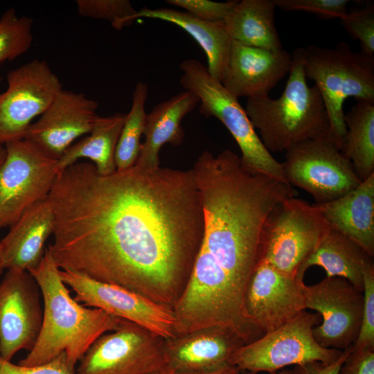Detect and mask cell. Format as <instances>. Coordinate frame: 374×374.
I'll use <instances>...</instances> for the list:
<instances>
[{
    "mask_svg": "<svg viewBox=\"0 0 374 374\" xmlns=\"http://www.w3.org/2000/svg\"><path fill=\"white\" fill-rule=\"evenodd\" d=\"M60 269L115 285L172 310L203 242L204 220L192 169L136 166L99 174L76 162L48 196Z\"/></svg>",
    "mask_w": 374,
    "mask_h": 374,
    "instance_id": "1",
    "label": "cell"
},
{
    "mask_svg": "<svg viewBox=\"0 0 374 374\" xmlns=\"http://www.w3.org/2000/svg\"><path fill=\"white\" fill-rule=\"evenodd\" d=\"M192 171L204 215L203 243L244 305L266 220L278 204L296 197V190L287 182L246 167L229 150L216 157L204 151Z\"/></svg>",
    "mask_w": 374,
    "mask_h": 374,
    "instance_id": "2",
    "label": "cell"
},
{
    "mask_svg": "<svg viewBox=\"0 0 374 374\" xmlns=\"http://www.w3.org/2000/svg\"><path fill=\"white\" fill-rule=\"evenodd\" d=\"M60 270L47 247L39 265L28 271L42 292L43 319L34 346L19 364H42L64 353L69 368L75 374L77 363L94 341L116 329L123 319L80 304L71 296Z\"/></svg>",
    "mask_w": 374,
    "mask_h": 374,
    "instance_id": "3",
    "label": "cell"
},
{
    "mask_svg": "<svg viewBox=\"0 0 374 374\" xmlns=\"http://www.w3.org/2000/svg\"><path fill=\"white\" fill-rule=\"evenodd\" d=\"M292 56L289 78L279 98L247 99L245 112L270 153L285 152L303 141L329 137V119L322 97L315 84L307 83L303 48H296Z\"/></svg>",
    "mask_w": 374,
    "mask_h": 374,
    "instance_id": "4",
    "label": "cell"
},
{
    "mask_svg": "<svg viewBox=\"0 0 374 374\" xmlns=\"http://www.w3.org/2000/svg\"><path fill=\"white\" fill-rule=\"evenodd\" d=\"M306 78L312 80L325 105L329 137L341 150L346 134L344 103L348 98L374 103V57L355 52L344 42L333 48H303Z\"/></svg>",
    "mask_w": 374,
    "mask_h": 374,
    "instance_id": "5",
    "label": "cell"
},
{
    "mask_svg": "<svg viewBox=\"0 0 374 374\" xmlns=\"http://www.w3.org/2000/svg\"><path fill=\"white\" fill-rule=\"evenodd\" d=\"M180 69L181 86L197 96L203 115L215 117L229 131L240 149L242 163L253 171L287 182L282 163L265 148L238 99L212 78L199 61L185 60Z\"/></svg>",
    "mask_w": 374,
    "mask_h": 374,
    "instance_id": "6",
    "label": "cell"
},
{
    "mask_svg": "<svg viewBox=\"0 0 374 374\" xmlns=\"http://www.w3.org/2000/svg\"><path fill=\"white\" fill-rule=\"evenodd\" d=\"M328 227L314 204L296 197L285 199L271 211L264 224L259 262L296 278Z\"/></svg>",
    "mask_w": 374,
    "mask_h": 374,
    "instance_id": "7",
    "label": "cell"
},
{
    "mask_svg": "<svg viewBox=\"0 0 374 374\" xmlns=\"http://www.w3.org/2000/svg\"><path fill=\"white\" fill-rule=\"evenodd\" d=\"M321 322L317 313L303 311L295 318L254 341L240 346L230 364L251 374L277 372L285 366L335 361L343 350L325 348L315 340L312 330Z\"/></svg>",
    "mask_w": 374,
    "mask_h": 374,
    "instance_id": "8",
    "label": "cell"
},
{
    "mask_svg": "<svg viewBox=\"0 0 374 374\" xmlns=\"http://www.w3.org/2000/svg\"><path fill=\"white\" fill-rule=\"evenodd\" d=\"M282 165L286 181L311 195L316 204L333 201L361 183L352 163L329 137L292 145Z\"/></svg>",
    "mask_w": 374,
    "mask_h": 374,
    "instance_id": "9",
    "label": "cell"
},
{
    "mask_svg": "<svg viewBox=\"0 0 374 374\" xmlns=\"http://www.w3.org/2000/svg\"><path fill=\"white\" fill-rule=\"evenodd\" d=\"M165 339L123 320L98 338L80 361L75 374H150L166 371Z\"/></svg>",
    "mask_w": 374,
    "mask_h": 374,
    "instance_id": "10",
    "label": "cell"
},
{
    "mask_svg": "<svg viewBox=\"0 0 374 374\" xmlns=\"http://www.w3.org/2000/svg\"><path fill=\"white\" fill-rule=\"evenodd\" d=\"M0 166V229L12 226L35 203L48 197L58 175L57 160L25 139L5 144Z\"/></svg>",
    "mask_w": 374,
    "mask_h": 374,
    "instance_id": "11",
    "label": "cell"
},
{
    "mask_svg": "<svg viewBox=\"0 0 374 374\" xmlns=\"http://www.w3.org/2000/svg\"><path fill=\"white\" fill-rule=\"evenodd\" d=\"M0 93V144L24 139L32 121L39 117L63 89L48 63L34 59L6 75Z\"/></svg>",
    "mask_w": 374,
    "mask_h": 374,
    "instance_id": "12",
    "label": "cell"
},
{
    "mask_svg": "<svg viewBox=\"0 0 374 374\" xmlns=\"http://www.w3.org/2000/svg\"><path fill=\"white\" fill-rule=\"evenodd\" d=\"M306 309L321 317L313 328L317 342L325 348L343 350L354 344L362 323L363 292L348 280L326 276L312 285H303Z\"/></svg>",
    "mask_w": 374,
    "mask_h": 374,
    "instance_id": "13",
    "label": "cell"
},
{
    "mask_svg": "<svg viewBox=\"0 0 374 374\" xmlns=\"http://www.w3.org/2000/svg\"><path fill=\"white\" fill-rule=\"evenodd\" d=\"M60 274L64 283L75 293L74 299L83 305L101 309L133 322L165 339L175 337V320L171 308L121 287L102 283L73 271L60 269Z\"/></svg>",
    "mask_w": 374,
    "mask_h": 374,
    "instance_id": "14",
    "label": "cell"
},
{
    "mask_svg": "<svg viewBox=\"0 0 374 374\" xmlns=\"http://www.w3.org/2000/svg\"><path fill=\"white\" fill-rule=\"evenodd\" d=\"M39 286L28 271L8 270L0 283V355L10 361L30 350L39 336L43 310Z\"/></svg>",
    "mask_w": 374,
    "mask_h": 374,
    "instance_id": "15",
    "label": "cell"
},
{
    "mask_svg": "<svg viewBox=\"0 0 374 374\" xmlns=\"http://www.w3.org/2000/svg\"><path fill=\"white\" fill-rule=\"evenodd\" d=\"M304 282L259 262L247 284L244 314L262 335L306 310Z\"/></svg>",
    "mask_w": 374,
    "mask_h": 374,
    "instance_id": "16",
    "label": "cell"
},
{
    "mask_svg": "<svg viewBox=\"0 0 374 374\" xmlns=\"http://www.w3.org/2000/svg\"><path fill=\"white\" fill-rule=\"evenodd\" d=\"M98 107V103L83 93L62 89L23 139L58 160L79 137L90 132L99 116Z\"/></svg>",
    "mask_w": 374,
    "mask_h": 374,
    "instance_id": "17",
    "label": "cell"
},
{
    "mask_svg": "<svg viewBox=\"0 0 374 374\" xmlns=\"http://www.w3.org/2000/svg\"><path fill=\"white\" fill-rule=\"evenodd\" d=\"M292 56L283 49L268 50L233 41L221 84L233 96L247 98L269 96L290 73Z\"/></svg>",
    "mask_w": 374,
    "mask_h": 374,
    "instance_id": "18",
    "label": "cell"
},
{
    "mask_svg": "<svg viewBox=\"0 0 374 374\" xmlns=\"http://www.w3.org/2000/svg\"><path fill=\"white\" fill-rule=\"evenodd\" d=\"M245 342L233 331L211 327L165 339L169 373H197L231 366L233 354Z\"/></svg>",
    "mask_w": 374,
    "mask_h": 374,
    "instance_id": "19",
    "label": "cell"
},
{
    "mask_svg": "<svg viewBox=\"0 0 374 374\" xmlns=\"http://www.w3.org/2000/svg\"><path fill=\"white\" fill-rule=\"evenodd\" d=\"M55 224L54 212L48 197L28 208L0 241L4 269L28 271L37 267Z\"/></svg>",
    "mask_w": 374,
    "mask_h": 374,
    "instance_id": "20",
    "label": "cell"
},
{
    "mask_svg": "<svg viewBox=\"0 0 374 374\" xmlns=\"http://www.w3.org/2000/svg\"><path fill=\"white\" fill-rule=\"evenodd\" d=\"M314 205L330 228L374 256V173L340 197Z\"/></svg>",
    "mask_w": 374,
    "mask_h": 374,
    "instance_id": "21",
    "label": "cell"
},
{
    "mask_svg": "<svg viewBox=\"0 0 374 374\" xmlns=\"http://www.w3.org/2000/svg\"><path fill=\"white\" fill-rule=\"evenodd\" d=\"M199 102L192 92L185 90L157 105L147 114L140 154L135 164L142 169L160 167L159 151L166 143L179 145L184 138L181 123Z\"/></svg>",
    "mask_w": 374,
    "mask_h": 374,
    "instance_id": "22",
    "label": "cell"
},
{
    "mask_svg": "<svg viewBox=\"0 0 374 374\" xmlns=\"http://www.w3.org/2000/svg\"><path fill=\"white\" fill-rule=\"evenodd\" d=\"M374 265L373 257L354 241L328 227L318 244L301 266L296 278L303 281L306 270L319 266L326 276H336L348 280L363 292L364 271Z\"/></svg>",
    "mask_w": 374,
    "mask_h": 374,
    "instance_id": "23",
    "label": "cell"
},
{
    "mask_svg": "<svg viewBox=\"0 0 374 374\" xmlns=\"http://www.w3.org/2000/svg\"><path fill=\"white\" fill-rule=\"evenodd\" d=\"M139 18L162 20L174 24L184 30L205 53L208 73L212 78L221 82L232 43L224 21H206L187 12L163 8H143L132 17V21Z\"/></svg>",
    "mask_w": 374,
    "mask_h": 374,
    "instance_id": "24",
    "label": "cell"
},
{
    "mask_svg": "<svg viewBox=\"0 0 374 374\" xmlns=\"http://www.w3.org/2000/svg\"><path fill=\"white\" fill-rule=\"evenodd\" d=\"M125 116L122 113L99 116L90 132L71 145L57 160L58 174L82 158L90 159L100 175L115 172V150Z\"/></svg>",
    "mask_w": 374,
    "mask_h": 374,
    "instance_id": "25",
    "label": "cell"
},
{
    "mask_svg": "<svg viewBox=\"0 0 374 374\" xmlns=\"http://www.w3.org/2000/svg\"><path fill=\"white\" fill-rule=\"evenodd\" d=\"M274 0H242L224 20L233 41L268 50L283 49L274 23Z\"/></svg>",
    "mask_w": 374,
    "mask_h": 374,
    "instance_id": "26",
    "label": "cell"
},
{
    "mask_svg": "<svg viewBox=\"0 0 374 374\" xmlns=\"http://www.w3.org/2000/svg\"><path fill=\"white\" fill-rule=\"evenodd\" d=\"M346 134L341 149L360 182L374 173V103L357 101L344 114Z\"/></svg>",
    "mask_w": 374,
    "mask_h": 374,
    "instance_id": "27",
    "label": "cell"
},
{
    "mask_svg": "<svg viewBox=\"0 0 374 374\" xmlns=\"http://www.w3.org/2000/svg\"><path fill=\"white\" fill-rule=\"evenodd\" d=\"M148 94V87L139 82L132 93V103L126 114L115 150V165L117 170H123L135 166L140 154L147 113L145 105Z\"/></svg>",
    "mask_w": 374,
    "mask_h": 374,
    "instance_id": "28",
    "label": "cell"
},
{
    "mask_svg": "<svg viewBox=\"0 0 374 374\" xmlns=\"http://www.w3.org/2000/svg\"><path fill=\"white\" fill-rule=\"evenodd\" d=\"M33 21L18 16L14 8L6 10L0 18V64L26 53L31 47Z\"/></svg>",
    "mask_w": 374,
    "mask_h": 374,
    "instance_id": "29",
    "label": "cell"
},
{
    "mask_svg": "<svg viewBox=\"0 0 374 374\" xmlns=\"http://www.w3.org/2000/svg\"><path fill=\"white\" fill-rule=\"evenodd\" d=\"M75 4L80 16L107 21L117 30L131 24L137 12L128 0H77Z\"/></svg>",
    "mask_w": 374,
    "mask_h": 374,
    "instance_id": "30",
    "label": "cell"
},
{
    "mask_svg": "<svg viewBox=\"0 0 374 374\" xmlns=\"http://www.w3.org/2000/svg\"><path fill=\"white\" fill-rule=\"evenodd\" d=\"M347 33L357 39L362 51L367 56L374 57V7L364 8L348 12L341 19Z\"/></svg>",
    "mask_w": 374,
    "mask_h": 374,
    "instance_id": "31",
    "label": "cell"
},
{
    "mask_svg": "<svg viewBox=\"0 0 374 374\" xmlns=\"http://www.w3.org/2000/svg\"><path fill=\"white\" fill-rule=\"evenodd\" d=\"M363 276V312L354 350L374 349V265L364 269Z\"/></svg>",
    "mask_w": 374,
    "mask_h": 374,
    "instance_id": "32",
    "label": "cell"
},
{
    "mask_svg": "<svg viewBox=\"0 0 374 374\" xmlns=\"http://www.w3.org/2000/svg\"><path fill=\"white\" fill-rule=\"evenodd\" d=\"M276 7L285 11H304L323 19H341L348 12V0H274Z\"/></svg>",
    "mask_w": 374,
    "mask_h": 374,
    "instance_id": "33",
    "label": "cell"
},
{
    "mask_svg": "<svg viewBox=\"0 0 374 374\" xmlns=\"http://www.w3.org/2000/svg\"><path fill=\"white\" fill-rule=\"evenodd\" d=\"M169 4L186 10L202 20L216 22L224 21L235 8L238 1L216 2L208 0H167Z\"/></svg>",
    "mask_w": 374,
    "mask_h": 374,
    "instance_id": "34",
    "label": "cell"
},
{
    "mask_svg": "<svg viewBox=\"0 0 374 374\" xmlns=\"http://www.w3.org/2000/svg\"><path fill=\"white\" fill-rule=\"evenodd\" d=\"M0 374H75L71 371L64 353L53 360L35 366L17 365L0 355Z\"/></svg>",
    "mask_w": 374,
    "mask_h": 374,
    "instance_id": "35",
    "label": "cell"
},
{
    "mask_svg": "<svg viewBox=\"0 0 374 374\" xmlns=\"http://www.w3.org/2000/svg\"><path fill=\"white\" fill-rule=\"evenodd\" d=\"M339 374H374V349L354 350L353 348Z\"/></svg>",
    "mask_w": 374,
    "mask_h": 374,
    "instance_id": "36",
    "label": "cell"
},
{
    "mask_svg": "<svg viewBox=\"0 0 374 374\" xmlns=\"http://www.w3.org/2000/svg\"><path fill=\"white\" fill-rule=\"evenodd\" d=\"M353 350V346L343 350L341 355L333 362L324 364L319 362L296 366L297 374H339L342 364Z\"/></svg>",
    "mask_w": 374,
    "mask_h": 374,
    "instance_id": "37",
    "label": "cell"
},
{
    "mask_svg": "<svg viewBox=\"0 0 374 374\" xmlns=\"http://www.w3.org/2000/svg\"><path fill=\"white\" fill-rule=\"evenodd\" d=\"M240 371L235 366L231 365L225 368L206 372L197 373H170V374H240Z\"/></svg>",
    "mask_w": 374,
    "mask_h": 374,
    "instance_id": "38",
    "label": "cell"
},
{
    "mask_svg": "<svg viewBox=\"0 0 374 374\" xmlns=\"http://www.w3.org/2000/svg\"><path fill=\"white\" fill-rule=\"evenodd\" d=\"M6 157V148L5 146L0 144V166L3 162Z\"/></svg>",
    "mask_w": 374,
    "mask_h": 374,
    "instance_id": "39",
    "label": "cell"
},
{
    "mask_svg": "<svg viewBox=\"0 0 374 374\" xmlns=\"http://www.w3.org/2000/svg\"><path fill=\"white\" fill-rule=\"evenodd\" d=\"M269 374H297V373L293 371H277V372L271 373Z\"/></svg>",
    "mask_w": 374,
    "mask_h": 374,
    "instance_id": "40",
    "label": "cell"
},
{
    "mask_svg": "<svg viewBox=\"0 0 374 374\" xmlns=\"http://www.w3.org/2000/svg\"><path fill=\"white\" fill-rule=\"evenodd\" d=\"M3 269H4V267H3V261H2L1 255V252H0V275L3 272Z\"/></svg>",
    "mask_w": 374,
    "mask_h": 374,
    "instance_id": "41",
    "label": "cell"
},
{
    "mask_svg": "<svg viewBox=\"0 0 374 374\" xmlns=\"http://www.w3.org/2000/svg\"><path fill=\"white\" fill-rule=\"evenodd\" d=\"M150 374H170V373L166 371H161L152 373H150Z\"/></svg>",
    "mask_w": 374,
    "mask_h": 374,
    "instance_id": "42",
    "label": "cell"
},
{
    "mask_svg": "<svg viewBox=\"0 0 374 374\" xmlns=\"http://www.w3.org/2000/svg\"><path fill=\"white\" fill-rule=\"evenodd\" d=\"M240 374H251L247 371H240Z\"/></svg>",
    "mask_w": 374,
    "mask_h": 374,
    "instance_id": "43",
    "label": "cell"
},
{
    "mask_svg": "<svg viewBox=\"0 0 374 374\" xmlns=\"http://www.w3.org/2000/svg\"><path fill=\"white\" fill-rule=\"evenodd\" d=\"M1 77H0V82H1Z\"/></svg>",
    "mask_w": 374,
    "mask_h": 374,
    "instance_id": "44",
    "label": "cell"
}]
</instances>
